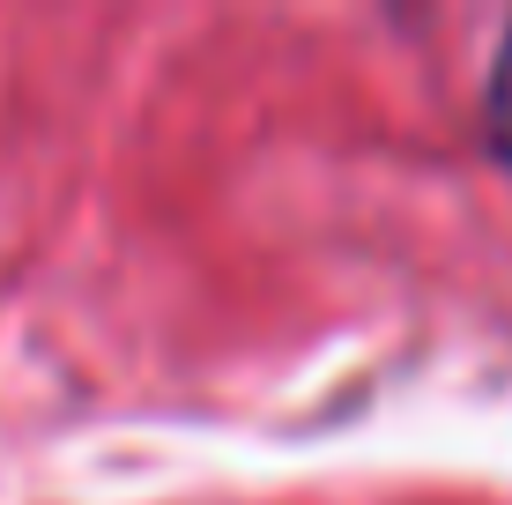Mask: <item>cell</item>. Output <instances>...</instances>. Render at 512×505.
I'll list each match as a JSON object with an SVG mask.
<instances>
[{"instance_id": "6da1fadb", "label": "cell", "mask_w": 512, "mask_h": 505, "mask_svg": "<svg viewBox=\"0 0 512 505\" xmlns=\"http://www.w3.org/2000/svg\"><path fill=\"white\" fill-rule=\"evenodd\" d=\"M483 119H490V149H498V156H512V30H505V45H498V67H490Z\"/></svg>"}]
</instances>
